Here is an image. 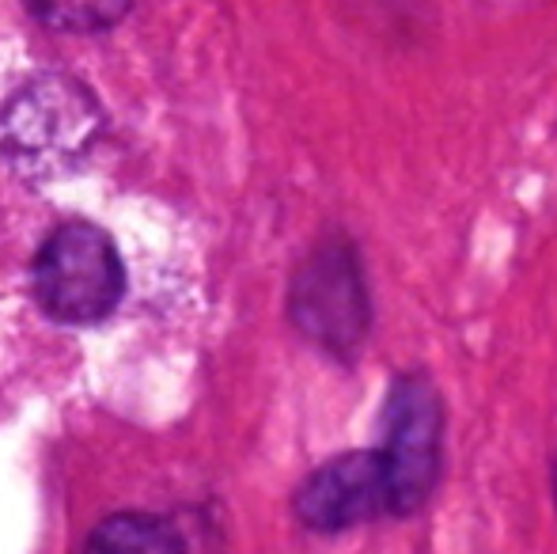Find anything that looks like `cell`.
Segmentation results:
<instances>
[{
	"label": "cell",
	"instance_id": "6da1fadb",
	"mask_svg": "<svg viewBox=\"0 0 557 554\" xmlns=\"http://www.w3.org/2000/svg\"><path fill=\"white\" fill-rule=\"evenodd\" d=\"M103 130L96 96L73 76H38L8 99L0 114V152L27 183H50L73 171Z\"/></svg>",
	"mask_w": 557,
	"mask_h": 554
},
{
	"label": "cell",
	"instance_id": "7a4b0ae2",
	"mask_svg": "<svg viewBox=\"0 0 557 554\" xmlns=\"http://www.w3.org/2000/svg\"><path fill=\"white\" fill-rule=\"evenodd\" d=\"M125 293V267L114 239L96 224H65L35 259V296L58 323H99Z\"/></svg>",
	"mask_w": 557,
	"mask_h": 554
},
{
	"label": "cell",
	"instance_id": "3957f363",
	"mask_svg": "<svg viewBox=\"0 0 557 554\" xmlns=\"http://www.w3.org/2000/svg\"><path fill=\"white\" fill-rule=\"evenodd\" d=\"M441 433L444 407L436 387L425 377H403L387 395L380 448L395 517L421 509L436 490V479H441Z\"/></svg>",
	"mask_w": 557,
	"mask_h": 554
},
{
	"label": "cell",
	"instance_id": "277c9868",
	"mask_svg": "<svg viewBox=\"0 0 557 554\" xmlns=\"http://www.w3.org/2000/svg\"><path fill=\"white\" fill-rule=\"evenodd\" d=\"M288 308H293V323L300 327L304 338H311L342 361L357 357L364 346L368 319H372L357 255L345 244L319 247L296 274Z\"/></svg>",
	"mask_w": 557,
	"mask_h": 554
},
{
	"label": "cell",
	"instance_id": "5b68a950",
	"mask_svg": "<svg viewBox=\"0 0 557 554\" xmlns=\"http://www.w3.org/2000/svg\"><path fill=\"white\" fill-rule=\"evenodd\" d=\"M293 509L311 532H345L391 513L380 452H349L311 471L296 490Z\"/></svg>",
	"mask_w": 557,
	"mask_h": 554
},
{
	"label": "cell",
	"instance_id": "8992f818",
	"mask_svg": "<svg viewBox=\"0 0 557 554\" xmlns=\"http://www.w3.org/2000/svg\"><path fill=\"white\" fill-rule=\"evenodd\" d=\"M183 547V535L171 525L156 517H140V513H125V517H111L107 525L96 528L91 535V551H114V554H168Z\"/></svg>",
	"mask_w": 557,
	"mask_h": 554
},
{
	"label": "cell",
	"instance_id": "52a82bcc",
	"mask_svg": "<svg viewBox=\"0 0 557 554\" xmlns=\"http://www.w3.org/2000/svg\"><path fill=\"white\" fill-rule=\"evenodd\" d=\"M23 4L46 27L84 35V30H103L117 23L133 8V0H23Z\"/></svg>",
	"mask_w": 557,
	"mask_h": 554
},
{
	"label": "cell",
	"instance_id": "ba28073f",
	"mask_svg": "<svg viewBox=\"0 0 557 554\" xmlns=\"http://www.w3.org/2000/svg\"><path fill=\"white\" fill-rule=\"evenodd\" d=\"M554 490H557V467H554Z\"/></svg>",
	"mask_w": 557,
	"mask_h": 554
}]
</instances>
